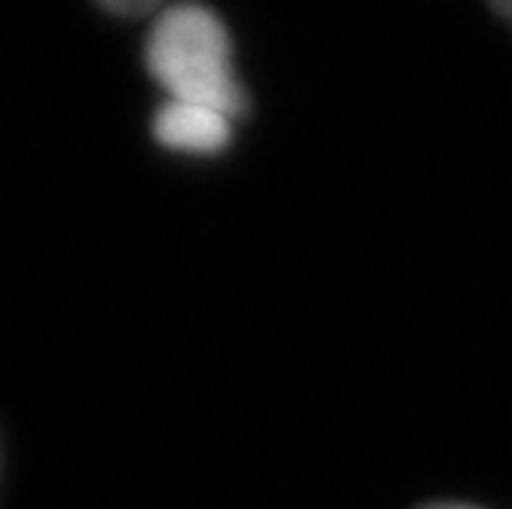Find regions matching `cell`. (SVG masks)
I'll return each instance as SVG.
<instances>
[{"instance_id": "obj_1", "label": "cell", "mask_w": 512, "mask_h": 509, "mask_svg": "<svg viewBox=\"0 0 512 509\" xmlns=\"http://www.w3.org/2000/svg\"><path fill=\"white\" fill-rule=\"evenodd\" d=\"M143 60L162 90V103L202 106L235 119L248 113L245 86L235 70V43L215 10L202 4L159 10L146 30Z\"/></svg>"}, {"instance_id": "obj_4", "label": "cell", "mask_w": 512, "mask_h": 509, "mask_svg": "<svg viewBox=\"0 0 512 509\" xmlns=\"http://www.w3.org/2000/svg\"><path fill=\"white\" fill-rule=\"evenodd\" d=\"M423 509H479L470 503H433V506H423Z\"/></svg>"}, {"instance_id": "obj_3", "label": "cell", "mask_w": 512, "mask_h": 509, "mask_svg": "<svg viewBox=\"0 0 512 509\" xmlns=\"http://www.w3.org/2000/svg\"><path fill=\"white\" fill-rule=\"evenodd\" d=\"M493 10H496V14H499V17H503V20H506V24L512 27V0H509V4H496Z\"/></svg>"}, {"instance_id": "obj_2", "label": "cell", "mask_w": 512, "mask_h": 509, "mask_svg": "<svg viewBox=\"0 0 512 509\" xmlns=\"http://www.w3.org/2000/svg\"><path fill=\"white\" fill-rule=\"evenodd\" d=\"M238 119L202 110V106H179V103H159L152 116V139L172 156L182 159H215L228 153L235 139Z\"/></svg>"}]
</instances>
